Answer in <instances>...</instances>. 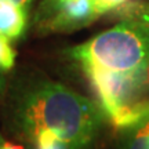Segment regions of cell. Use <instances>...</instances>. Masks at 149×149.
<instances>
[{
    "instance_id": "6da1fadb",
    "label": "cell",
    "mask_w": 149,
    "mask_h": 149,
    "mask_svg": "<svg viewBox=\"0 0 149 149\" xmlns=\"http://www.w3.org/2000/svg\"><path fill=\"white\" fill-rule=\"evenodd\" d=\"M1 113L8 133L31 142L47 133L68 149L88 148L100 134L104 112L98 102L48 79H3Z\"/></svg>"
},
{
    "instance_id": "7a4b0ae2",
    "label": "cell",
    "mask_w": 149,
    "mask_h": 149,
    "mask_svg": "<svg viewBox=\"0 0 149 149\" xmlns=\"http://www.w3.org/2000/svg\"><path fill=\"white\" fill-rule=\"evenodd\" d=\"M69 55L81 69L120 74L149 73V26L127 18L70 48Z\"/></svg>"
},
{
    "instance_id": "3957f363",
    "label": "cell",
    "mask_w": 149,
    "mask_h": 149,
    "mask_svg": "<svg viewBox=\"0 0 149 149\" xmlns=\"http://www.w3.org/2000/svg\"><path fill=\"white\" fill-rule=\"evenodd\" d=\"M107 119L123 128L149 111V73L120 74L83 69Z\"/></svg>"
},
{
    "instance_id": "277c9868",
    "label": "cell",
    "mask_w": 149,
    "mask_h": 149,
    "mask_svg": "<svg viewBox=\"0 0 149 149\" xmlns=\"http://www.w3.org/2000/svg\"><path fill=\"white\" fill-rule=\"evenodd\" d=\"M100 15L95 0H42L35 25L40 33L72 32L90 25Z\"/></svg>"
},
{
    "instance_id": "5b68a950",
    "label": "cell",
    "mask_w": 149,
    "mask_h": 149,
    "mask_svg": "<svg viewBox=\"0 0 149 149\" xmlns=\"http://www.w3.org/2000/svg\"><path fill=\"white\" fill-rule=\"evenodd\" d=\"M28 24V11L8 0H0V36L14 42L24 35Z\"/></svg>"
},
{
    "instance_id": "8992f818",
    "label": "cell",
    "mask_w": 149,
    "mask_h": 149,
    "mask_svg": "<svg viewBox=\"0 0 149 149\" xmlns=\"http://www.w3.org/2000/svg\"><path fill=\"white\" fill-rule=\"evenodd\" d=\"M123 130L126 133L123 149H149V111Z\"/></svg>"
},
{
    "instance_id": "52a82bcc",
    "label": "cell",
    "mask_w": 149,
    "mask_h": 149,
    "mask_svg": "<svg viewBox=\"0 0 149 149\" xmlns=\"http://www.w3.org/2000/svg\"><path fill=\"white\" fill-rule=\"evenodd\" d=\"M15 65V51L11 42L0 36V73H8Z\"/></svg>"
},
{
    "instance_id": "ba28073f",
    "label": "cell",
    "mask_w": 149,
    "mask_h": 149,
    "mask_svg": "<svg viewBox=\"0 0 149 149\" xmlns=\"http://www.w3.org/2000/svg\"><path fill=\"white\" fill-rule=\"evenodd\" d=\"M127 1L128 0H95V6L98 13L102 15V14H107L109 11H113L126 6Z\"/></svg>"
},
{
    "instance_id": "9c48e42d",
    "label": "cell",
    "mask_w": 149,
    "mask_h": 149,
    "mask_svg": "<svg viewBox=\"0 0 149 149\" xmlns=\"http://www.w3.org/2000/svg\"><path fill=\"white\" fill-rule=\"evenodd\" d=\"M127 15H128L127 18L141 21L149 26V6H137V7H133V8H130L127 11Z\"/></svg>"
},
{
    "instance_id": "30bf717a",
    "label": "cell",
    "mask_w": 149,
    "mask_h": 149,
    "mask_svg": "<svg viewBox=\"0 0 149 149\" xmlns=\"http://www.w3.org/2000/svg\"><path fill=\"white\" fill-rule=\"evenodd\" d=\"M8 1H13V3H15V4L21 6L24 10H26L28 13H29V8H31V6H32L33 0H8Z\"/></svg>"
},
{
    "instance_id": "8fae6325",
    "label": "cell",
    "mask_w": 149,
    "mask_h": 149,
    "mask_svg": "<svg viewBox=\"0 0 149 149\" xmlns=\"http://www.w3.org/2000/svg\"><path fill=\"white\" fill-rule=\"evenodd\" d=\"M0 149H24V146L18 144H13V142H3Z\"/></svg>"
},
{
    "instance_id": "7c38bea8",
    "label": "cell",
    "mask_w": 149,
    "mask_h": 149,
    "mask_svg": "<svg viewBox=\"0 0 149 149\" xmlns=\"http://www.w3.org/2000/svg\"><path fill=\"white\" fill-rule=\"evenodd\" d=\"M4 141H3V138H1V134H0V146H1V144H3Z\"/></svg>"
}]
</instances>
